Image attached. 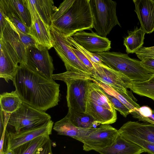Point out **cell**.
<instances>
[{"label": "cell", "instance_id": "obj_28", "mask_svg": "<svg viewBox=\"0 0 154 154\" xmlns=\"http://www.w3.org/2000/svg\"><path fill=\"white\" fill-rule=\"evenodd\" d=\"M49 135H42L26 143L13 149L14 154H33L49 139Z\"/></svg>", "mask_w": 154, "mask_h": 154}, {"label": "cell", "instance_id": "obj_40", "mask_svg": "<svg viewBox=\"0 0 154 154\" xmlns=\"http://www.w3.org/2000/svg\"><path fill=\"white\" fill-rule=\"evenodd\" d=\"M0 154H14L13 150L6 149L2 152H0Z\"/></svg>", "mask_w": 154, "mask_h": 154}, {"label": "cell", "instance_id": "obj_34", "mask_svg": "<svg viewBox=\"0 0 154 154\" xmlns=\"http://www.w3.org/2000/svg\"><path fill=\"white\" fill-rule=\"evenodd\" d=\"M135 53L140 61L148 59H154V46L142 47Z\"/></svg>", "mask_w": 154, "mask_h": 154}, {"label": "cell", "instance_id": "obj_29", "mask_svg": "<svg viewBox=\"0 0 154 154\" xmlns=\"http://www.w3.org/2000/svg\"><path fill=\"white\" fill-rule=\"evenodd\" d=\"M68 41L76 49L79 50L88 58L93 64L101 65L103 63L99 55L96 53L91 52L87 50L77 43L71 36L66 37Z\"/></svg>", "mask_w": 154, "mask_h": 154}, {"label": "cell", "instance_id": "obj_36", "mask_svg": "<svg viewBox=\"0 0 154 154\" xmlns=\"http://www.w3.org/2000/svg\"><path fill=\"white\" fill-rule=\"evenodd\" d=\"M52 141L50 138L39 147L33 154H53L51 148Z\"/></svg>", "mask_w": 154, "mask_h": 154}, {"label": "cell", "instance_id": "obj_21", "mask_svg": "<svg viewBox=\"0 0 154 154\" xmlns=\"http://www.w3.org/2000/svg\"><path fill=\"white\" fill-rule=\"evenodd\" d=\"M7 22L2 34L0 35V37L2 36L14 48L20 60V64H26L27 61L26 49L21 41L17 33L12 29Z\"/></svg>", "mask_w": 154, "mask_h": 154}, {"label": "cell", "instance_id": "obj_17", "mask_svg": "<svg viewBox=\"0 0 154 154\" xmlns=\"http://www.w3.org/2000/svg\"><path fill=\"white\" fill-rule=\"evenodd\" d=\"M30 14L32 24L38 15L47 24L50 26L52 15L57 8L54 5L53 0H26Z\"/></svg>", "mask_w": 154, "mask_h": 154}, {"label": "cell", "instance_id": "obj_31", "mask_svg": "<svg viewBox=\"0 0 154 154\" xmlns=\"http://www.w3.org/2000/svg\"><path fill=\"white\" fill-rule=\"evenodd\" d=\"M6 20L12 29L17 33L26 49L29 47L35 46L38 45L31 36L21 32L12 23L6 19Z\"/></svg>", "mask_w": 154, "mask_h": 154}, {"label": "cell", "instance_id": "obj_24", "mask_svg": "<svg viewBox=\"0 0 154 154\" xmlns=\"http://www.w3.org/2000/svg\"><path fill=\"white\" fill-rule=\"evenodd\" d=\"M23 102L16 91L0 94V109L4 113L11 114L17 110Z\"/></svg>", "mask_w": 154, "mask_h": 154}, {"label": "cell", "instance_id": "obj_25", "mask_svg": "<svg viewBox=\"0 0 154 154\" xmlns=\"http://www.w3.org/2000/svg\"><path fill=\"white\" fill-rule=\"evenodd\" d=\"M66 115L72 123L77 127L90 129L96 128L100 123L95 120L94 118L87 113L77 112L69 108Z\"/></svg>", "mask_w": 154, "mask_h": 154}, {"label": "cell", "instance_id": "obj_22", "mask_svg": "<svg viewBox=\"0 0 154 154\" xmlns=\"http://www.w3.org/2000/svg\"><path fill=\"white\" fill-rule=\"evenodd\" d=\"M91 79L93 82L98 85L107 93L114 96L123 103L129 109L130 113L140 107L134 101L135 98L133 96L121 92L103 82Z\"/></svg>", "mask_w": 154, "mask_h": 154}, {"label": "cell", "instance_id": "obj_1", "mask_svg": "<svg viewBox=\"0 0 154 154\" xmlns=\"http://www.w3.org/2000/svg\"><path fill=\"white\" fill-rule=\"evenodd\" d=\"M15 91L23 103L45 112L58 105L60 85L20 64L13 80Z\"/></svg>", "mask_w": 154, "mask_h": 154}, {"label": "cell", "instance_id": "obj_13", "mask_svg": "<svg viewBox=\"0 0 154 154\" xmlns=\"http://www.w3.org/2000/svg\"><path fill=\"white\" fill-rule=\"evenodd\" d=\"M53 124L54 122L51 120L37 127L23 130L18 132L7 133L6 149L13 150L38 137L42 135L49 136L51 134Z\"/></svg>", "mask_w": 154, "mask_h": 154}, {"label": "cell", "instance_id": "obj_3", "mask_svg": "<svg viewBox=\"0 0 154 154\" xmlns=\"http://www.w3.org/2000/svg\"><path fill=\"white\" fill-rule=\"evenodd\" d=\"M53 79L64 82L67 87L66 99L69 108L80 113H86L89 75L66 71L53 74Z\"/></svg>", "mask_w": 154, "mask_h": 154}, {"label": "cell", "instance_id": "obj_2", "mask_svg": "<svg viewBox=\"0 0 154 154\" xmlns=\"http://www.w3.org/2000/svg\"><path fill=\"white\" fill-rule=\"evenodd\" d=\"M53 27L65 36L93 28V20L89 0H74L67 11L52 22Z\"/></svg>", "mask_w": 154, "mask_h": 154}, {"label": "cell", "instance_id": "obj_37", "mask_svg": "<svg viewBox=\"0 0 154 154\" xmlns=\"http://www.w3.org/2000/svg\"><path fill=\"white\" fill-rule=\"evenodd\" d=\"M140 64L148 73L154 75V59L140 61Z\"/></svg>", "mask_w": 154, "mask_h": 154}, {"label": "cell", "instance_id": "obj_8", "mask_svg": "<svg viewBox=\"0 0 154 154\" xmlns=\"http://www.w3.org/2000/svg\"><path fill=\"white\" fill-rule=\"evenodd\" d=\"M50 27L54 41L53 47L64 63L66 71L91 76L90 71L79 59L72 50V45L66 37L54 28Z\"/></svg>", "mask_w": 154, "mask_h": 154}, {"label": "cell", "instance_id": "obj_41", "mask_svg": "<svg viewBox=\"0 0 154 154\" xmlns=\"http://www.w3.org/2000/svg\"><path fill=\"white\" fill-rule=\"evenodd\" d=\"M149 81H154V75H152L150 78V79L149 80Z\"/></svg>", "mask_w": 154, "mask_h": 154}, {"label": "cell", "instance_id": "obj_26", "mask_svg": "<svg viewBox=\"0 0 154 154\" xmlns=\"http://www.w3.org/2000/svg\"><path fill=\"white\" fill-rule=\"evenodd\" d=\"M128 85V88L134 93L154 100V81L149 80L145 81H130Z\"/></svg>", "mask_w": 154, "mask_h": 154}, {"label": "cell", "instance_id": "obj_35", "mask_svg": "<svg viewBox=\"0 0 154 154\" xmlns=\"http://www.w3.org/2000/svg\"><path fill=\"white\" fill-rule=\"evenodd\" d=\"M71 48L79 59L89 69L92 74L95 70V66L92 62L79 50L73 48L72 45Z\"/></svg>", "mask_w": 154, "mask_h": 154}, {"label": "cell", "instance_id": "obj_23", "mask_svg": "<svg viewBox=\"0 0 154 154\" xmlns=\"http://www.w3.org/2000/svg\"><path fill=\"white\" fill-rule=\"evenodd\" d=\"M128 35L124 38L123 44L128 54L135 53L144 43L146 34L140 27H136L133 31H128Z\"/></svg>", "mask_w": 154, "mask_h": 154}, {"label": "cell", "instance_id": "obj_39", "mask_svg": "<svg viewBox=\"0 0 154 154\" xmlns=\"http://www.w3.org/2000/svg\"><path fill=\"white\" fill-rule=\"evenodd\" d=\"M138 120L139 121L154 125V110H152V113L150 116L148 117H140Z\"/></svg>", "mask_w": 154, "mask_h": 154}, {"label": "cell", "instance_id": "obj_15", "mask_svg": "<svg viewBox=\"0 0 154 154\" xmlns=\"http://www.w3.org/2000/svg\"><path fill=\"white\" fill-rule=\"evenodd\" d=\"M136 13L141 29L145 33L154 31V0H134Z\"/></svg>", "mask_w": 154, "mask_h": 154}, {"label": "cell", "instance_id": "obj_20", "mask_svg": "<svg viewBox=\"0 0 154 154\" xmlns=\"http://www.w3.org/2000/svg\"><path fill=\"white\" fill-rule=\"evenodd\" d=\"M92 128L77 127L72 123L66 115L62 119L56 122L53 129L59 135L68 136L80 142Z\"/></svg>", "mask_w": 154, "mask_h": 154}, {"label": "cell", "instance_id": "obj_9", "mask_svg": "<svg viewBox=\"0 0 154 154\" xmlns=\"http://www.w3.org/2000/svg\"><path fill=\"white\" fill-rule=\"evenodd\" d=\"M48 50L46 47L39 45L28 48L26 49V65L43 77L53 80L54 68L53 59Z\"/></svg>", "mask_w": 154, "mask_h": 154}, {"label": "cell", "instance_id": "obj_30", "mask_svg": "<svg viewBox=\"0 0 154 154\" xmlns=\"http://www.w3.org/2000/svg\"><path fill=\"white\" fill-rule=\"evenodd\" d=\"M122 137L126 140L140 146L145 152H146L148 154H154V143L132 136H125Z\"/></svg>", "mask_w": 154, "mask_h": 154}, {"label": "cell", "instance_id": "obj_18", "mask_svg": "<svg viewBox=\"0 0 154 154\" xmlns=\"http://www.w3.org/2000/svg\"><path fill=\"white\" fill-rule=\"evenodd\" d=\"M34 23L29 29L28 35L39 45L50 49L53 47L54 41L51 32L50 27L45 23L37 15Z\"/></svg>", "mask_w": 154, "mask_h": 154}, {"label": "cell", "instance_id": "obj_11", "mask_svg": "<svg viewBox=\"0 0 154 154\" xmlns=\"http://www.w3.org/2000/svg\"><path fill=\"white\" fill-rule=\"evenodd\" d=\"M94 66L95 70L91 76L92 78L103 82L121 92L133 96L127 90L128 84L131 80L127 76L103 63Z\"/></svg>", "mask_w": 154, "mask_h": 154}, {"label": "cell", "instance_id": "obj_12", "mask_svg": "<svg viewBox=\"0 0 154 154\" xmlns=\"http://www.w3.org/2000/svg\"><path fill=\"white\" fill-rule=\"evenodd\" d=\"M20 60L16 51L3 38L0 37V77L13 81Z\"/></svg>", "mask_w": 154, "mask_h": 154}, {"label": "cell", "instance_id": "obj_6", "mask_svg": "<svg viewBox=\"0 0 154 154\" xmlns=\"http://www.w3.org/2000/svg\"><path fill=\"white\" fill-rule=\"evenodd\" d=\"M93 28L98 35L106 37L117 25L121 26L116 15L117 3L112 0H89Z\"/></svg>", "mask_w": 154, "mask_h": 154}, {"label": "cell", "instance_id": "obj_19", "mask_svg": "<svg viewBox=\"0 0 154 154\" xmlns=\"http://www.w3.org/2000/svg\"><path fill=\"white\" fill-rule=\"evenodd\" d=\"M96 151L100 154H141L145 152L140 146L126 140L119 133L111 146Z\"/></svg>", "mask_w": 154, "mask_h": 154}, {"label": "cell", "instance_id": "obj_10", "mask_svg": "<svg viewBox=\"0 0 154 154\" xmlns=\"http://www.w3.org/2000/svg\"><path fill=\"white\" fill-rule=\"evenodd\" d=\"M118 133V130L109 125H101L92 128L80 142L83 144L84 151H96L111 146Z\"/></svg>", "mask_w": 154, "mask_h": 154}, {"label": "cell", "instance_id": "obj_38", "mask_svg": "<svg viewBox=\"0 0 154 154\" xmlns=\"http://www.w3.org/2000/svg\"><path fill=\"white\" fill-rule=\"evenodd\" d=\"M0 35H1L7 23L5 16L2 10L0 9Z\"/></svg>", "mask_w": 154, "mask_h": 154}, {"label": "cell", "instance_id": "obj_33", "mask_svg": "<svg viewBox=\"0 0 154 154\" xmlns=\"http://www.w3.org/2000/svg\"><path fill=\"white\" fill-rule=\"evenodd\" d=\"M74 1V0H64L52 15L51 18V23L57 20L63 15L69 9Z\"/></svg>", "mask_w": 154, "mask_h": 154}, {"label": "cell", "instance_id": "obj_14", "mask_svg": "<svg viewBox=\"0 0 154 154\" xmlns=\"http://www.w3.org/2000/svg\"><path fill=\"white\" fill-rule=\"evenodd\" d=\"M71 37L77 43L92 53L108 51L111 48L110 41L93 32H87L83 31L77 32Z\"/></svg>", "mask_w": 154, "mask_h": 154}, {"label": "cell", "instance_id": "obj_5", "mask_svg": "<svg viewBox=\"0 0 154 154\" xmlns=\"http://www.w3.org/2000/svg\"><path fill=\"white\" fill-rule=\"evenodd\" d=\"M96 53L105 65L123 74L131 81H146L152 75L142 66L140 61L131 58L127 54L109 51Z\"/></svg>", "mask_w": 154, "mask_h": 154}, {"label": "cell", "instance_id": "obj_4", "mask_svg": "<svg viewBox=\"0 0 154 154\" xmlns=\"http://www.w3.org/2000/svg\"><path fill=\"white\" fill-rule=\"evenodd\" d=\"M86 113L101 125H109L117 119L116 110L101 87L91 80L89 83Z\"/></svg>", "mask_w": 154, "mask_h": 154}, {"label": "cell", "instance_id": "obj_32", "mask_svg": "<svg viewBox=\"0 0 154 154\" xmlns=\"http://www.w3.org/2000/svg\"><path fill=\"white\" fill-rule=\"evenodd\" d=\"M101 88L105 95L112 103L116 110L119 112L125 117H126L130 113L129 109L120 101L114 96L107 93L102 88Z\"/></svg>", "mask_w": 154, "mask_h": 154}, {"label": "cell", "instance_id": "obj_27", "mask_svg": "<svg viewBox=\"0 0 154 154\" xmlns=\"http://www.w3.org/2000/svg\"><path fill=\"white\" fill-rule=\"evenodd\" d=\"M14 12L29 29L32 26V20L26 0H9Z\"/></svg>", "mask_w": 154, "mask_h": 154}, {"label": "cell", "instance_id": "obj_7", "mask_svg": "<svg viewBox=\"0 0 154 154\" xmlns=\"http://www.w3.org/2000/svg\"><path fill=\"white\" fill-rule=\"evenodd\" d=\"M4 114L5 126L14 128L16 132L40 126L51 119V116L45 112L35 109L23 102L14 112Z\"/></svg>", "mask_w": 154, "mask_h": 154}, {"label": "cell", "instance_id": "obj_16", "mask_svg": "<svg viewBox=\"0 0 154 154\" xmlns=\"http://www.w3.org/2000/svg\"><path fill=\"white\" fill-rule=\"evenodd\" d=\"M122 136H130L154 143V125L128 121L118 130Z\"/></svg>", "mask_w": 154, "mask_h": 154}]
</instances>
